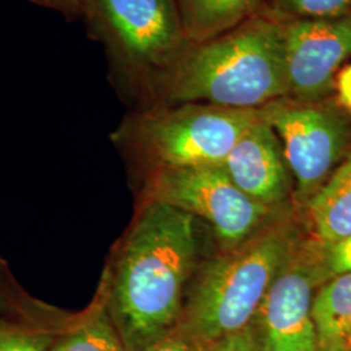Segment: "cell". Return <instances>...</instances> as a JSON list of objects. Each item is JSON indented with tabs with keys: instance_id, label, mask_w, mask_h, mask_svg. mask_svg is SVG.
I'll return each mask as SVG.
<instances>
[{
	"instance_id": "cell-7",
	"label": "cell",
	"mask_w": 351,
	"mask_h": 351,
	"mask_svg": "<svg viewBox=\"0 0 351 351\" xmlns=\"http://www.w3.org/2000/svg\"><path fill=\"white\" fill-rule=\"evenodd\" d=\"M119 49L138 66L164 71L186 42L175 0H88Z\"/></svg>"
},
{
	"instance_id": "cell-22",
	"label": "cell",
	"mask_w": 351,
	"mask_h": 351,
	"mask_svg": "<svg viewBox=\"0 0 351 351\" xmlns=\"http://www.w3.org/2000/svg\"><path fill=\"white\" fill-rule=\"evenodd\" d=\"M348 350L351 351V339L349 341V346H348Z\"/></svg>"
},
{
	"instance_id": "cell-19",
	"label": "cell",
	"mask_w": 351,
	"mask_h": 351,
	"mask_svg": "<svg viewBox=\"0 0 351 351\" xmlns=\"http://www.w3.org/2000/svg\"><path fill=\"white\" fill-rule=\"evenodd\" d=\"M207 351H261L256 336L250 326L216 341Z\"/></svg>"
},
{
	"instance_id": "cell-8",
	"label": "cell",
	"mask_w": 351,
	"mask_h": 351,
	"mask_svg": "<svg viewBox=\"0 0 351 351\" xmlns=\"http://www.w3.org/2000/svg\"><path fill=\"white\" fill-rule=\"evenodd\" d=\"M351 58V13L284 23V63L289 94L315 101L335 84Z\"/></svg>"
},
{
	"instance_id": "cell-15",
	"label": "cell",
	"mask_w": 351,
	"mask_h": 351,
	"mask_svg": "<svg viewBox=\"0 0 351 351\" xmlns=\"http://www.w3.org/2000/svg\"><path fill=\"white\" fill-rule=\"evenodd\" d=\"M53 337L34 322L0 319V351H49Z\"/></svg>"
},
{
	"instance_id": "cell-16",
	"label": "cell",
	"mask_w": 351,
	"mask_h": 351,
	"mask_svg": "<svg viewBox=\"0 0 351 351\" xmlns=\"http://www.w3.org/2000/svg\"><path fill=\"white\" fill-rule=\"evenodd\" d=\"M274 12L291 20L330 19L351 13V0H272Z\"/></svg>"
},
{
	"instance_id": "cell-11",
	"label": "cell",
	"mask_w": 351,
	"mask_h": 351,
	"mask_svg": "<svg viewBox=\"0 0 351 351\" xmlns=\"http://www.w3.org/2000/svg\"><path fill=\"white\" fill-rule=\"evenodd\" d=\"M317 351L348 350L351 339V274H341L316 294L311 304Z\"/></svg>"
},
{
	"instance_id": "cell-14",
	"label": "cell",
	"mask_w": 351,
	"mask_h": 351,
	"mask_svg": "<svg viewBox=\"0 0 351 351\" xmlns=\"http://www.w3.org/2000/svg\"><path fill=\"white\" fill-rule=\"evenodd\" d=\"M49 351H128L111 317L99 310L73 326Z\"/></svg>"
},
{
	"instance_id": "cell-20",
	"label": "cell",
	"mask_w": 351,
	"mask_h": 351,
	"mask_svg": "<svg viewBox=\"0 0 351 351\" xmlns=\"http://www.w3.org/2000/svg\"><path fill=\"white\" fill-rule=\"evenodd\" d=\"M326 264L335 275L351 274V237L329 243Z\"/></svg>"
},
{
	"instance_id": "cell-1",
	"label": "cell",
	"mask_w": 351,
	"mask_h": 351,
	"mask_svg": "<svg viewBox=\"0 0 351 351\" xmlns=\"http://www.w3.org/2000/svg\"><path fill=\"white\" fill-rule=\"evenodd\" d=\"M197 252L193 215L145 201L123 245L110 293L126 350H145L180 323Z\"/></svg>"
},
{
	"instance_id": "cell-21",
	"label": "cell",
	"mask_w": 351,
	"mask_h": 351,
	"mask_svg": "<svg viewBox=\"0 0 351 351\" xmlns=\"http://www.w3.org/2000/svg\"><path fill=\"white\" fill-rule=\"evenodd\" d=\"M335 84L339 104L351 112V63L339 71L335 78Z\"/></svg>"
},
{
	"instance_id": "cell-18",
	"label": "cell",
	"mask_w": 351,
	"mask_h": 351,
	"mask_svg": "<svg viewBox=\"0 0 351 351\" xmlns=\"http://www.w3.org/2000/svg\"><path fill=\"white\" fill-rule=\"evenodd\" d=\"M208 348L210 346H204L199 341L193 339L186 332L176 326L168 335L155 341L142 351H207Z\"/></svg>"
},
{
	"instance_id": "cell-3",
	"label": "cell",
	"mask_w": 351,
	"mask_h": 351,
	"mask_svg": "<svg viewBox=\"0 0 351 351\" xmlns=\"http://www.w3.org/2000/svg\"><path fill=\"white\" fill-rule=\"evenodd\" d=\"M288 255V239L277 232L229 249L202 272L177 326L211 346L250 326Z\"/></svg>"
},
{
	"instance_id": "cell-12",
	"label": "cell",
	"mask_w": 351,
	"mask_h": 351,
	"mask_svg": "<svg viewBox=\"0 0 351 351\" xmlns=\"http://www.w3.org/2000/svg\"><path fill=\"white\" fill-rule=\"evenodd\" d=\"M261 0H180L178 12L186 42L202 43L245 23Z\"/></svg>"
},
{
	"instance_id": "cell-13",
	"label": "cell",
	"mask_w": 351,
	"mask_h": 351,
	"mask_svg": "<svg viewBox=\"0 0 351 351\" xmlns=\"http://www.w3.org/2000/svg\"><path fill=\"white\" fill-rule=\"evenodd\" d=\"M310 211L317 234L328 243L351 237V158L315 195Z\"/></svg>"
},
{
	"instance_id": "cell-23",
	"label": "cell",
	"mask_w": 351,
	"mask_h": 351,
	"mask_svg": "<svg viewBox=\"0 0 351 351\" xmlns=\"http://www.w3.org/2000/svg\"><path fill=\"white\" fill-rule=\"evenodd\" d=\"M342 351H349V350H342Z\"/></svg>"
},
{
	"instance_id": "cell-5",
	"label": "cell",
	"mask_w": 351,
	"mask_h": 351,
	"mask_svg": "<svg viewBox=\"0 0 351 351\" xmlns=\"http://www.w3.org/2000/svg\"><path fill=\"white\" fill-rule=\"evenodd\" d=\"M143 191L145 201L165 203L206 220L226 249L250 239L268 210L239 190L221 165L151 168Z\"/></svg>"
},
{
	"instance_id": "cell-10",
	"label": "cell",
	"mask_w": 351,
	"mask_h": 351,
	"mask_svg": "<svg viewBox=\"0 0 351 351\" xmlns=\"http://www.w3.org/2000/svg\"><path fill=\"white\" fill-rule=\"evenodd\" d=\"M274 128L262 117L242 134L223 168L233 184L267 207L285 194L287 172Z\"/></svg>"
},
{
	"instance_id": "cell-17",
	"label": "cell",
	"mask_w": 351,
	"mask_h": 351,
	"mask_svg": "<svg viewBox=\"0 0 351 351\" xmlns=\"http://www.w3.org/2000/svg\"><path fill=\"white\" fill-rule=\"evenodd\" d=\"M34 304L12 276L8 264L0 258V319L32 320Z\"/></svg>"
},
{
	"instance_id": "cell-9",
	"label": "cell",
	"mask_w": 351,
	"mask_h": 351,
	"mask_svg": "<svg viewBox=\"0 0 351 351\" xmlns=\"http://www.w3.org/2000/svg\"><path fill=\"white\" fill-rule=\"evenodd\" d=\"M319 271L308 263L281 267L258 313L261 351H317L311 304Z\"/></svg>"
},
{
	"instance_id": "cell-2",
	"label": "cell",
	"mask_w": 351,
	"mask_h": 351,
	"mask_svg": "<svg viewBox=\"0 0 351 351\" xmlns=\"http://www.w3.org/2000/svg\"><path fill=\"white\" fill-rule=\"evenodd\" d=\"M167 106L206 103L262 108L289 94L284 63V23L252 16L217 37L184 50L163 71Z\"/></svg>"
},
{
	"instance_id": "cell-4",
	"label": "cell",
	"mask_w": 351,
	"mask_h": 351,
	"mask_svg": "<svg viewBox=\"0 0 351 351\" xmlns=\"http://www.w3.org/2000/svg\"><path fill=\"white\" fill-rule=\"evenodd\" d=\"M262 117V108L184 103L142 113L123 137L151 168L223 165L242 134Z\"/></svg>"
},
{
	"instance_id": "cell-6",
	"label": "cell",
	"mask_w": 351,
	"mask_h": 351,
	"mask_svg": "<svg viewBox=\"0 0 351 351\" xmlns=\"http://www.w3.org/2000/svg\"><path fill=\"white\" fill-rule=\"evenodd\" d=\"M264 119L282 142V155L302 188H313L339 162L348 126L337 113L313 104L275 101L262 107Z\"/></svg>"
}]
</instances>
